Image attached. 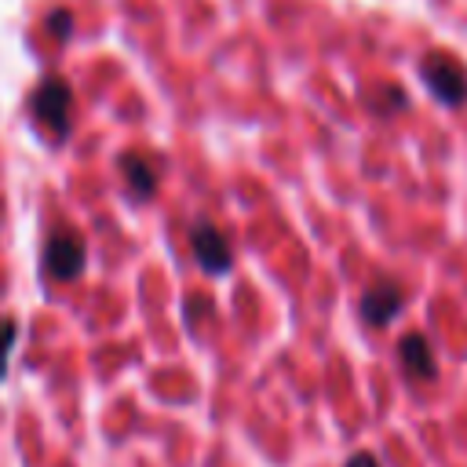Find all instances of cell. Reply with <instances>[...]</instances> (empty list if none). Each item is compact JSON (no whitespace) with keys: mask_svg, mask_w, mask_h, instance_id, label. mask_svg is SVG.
Listing matches in <instances>:
<instances>
[{"mask_svg":"<svg viewBox=\"0 0 467 467\" xmlns=\"http://www.w3.org/2000/svg\"><path fill=\"white\" fill-rule=\"evenodd\" d=\"M29 109L36 117V124L51 135V139H66L69 128H73V88L66 77L58 73H47L33 95H29Z\"/></svg>","mask_w":467,"mask_h":467,"instance_id":"obj_1","label":"cell"},{"mask_svg":"<svg viewBox=\"0 0 467 467\" xmlns=\"http://www.w3.org/2000/svg\"><path fill=\"white\" fill-rule=\"evenodd\" d=\"M420 80L441 106H467V62L449 51H427L420 58Z\"/></svg>","mask_w":467,"mask_h":467,"instance_id":"obj_2","label":"cell"},{"mask_svg":"<svg viewBox=\"0 0 467 467\" xmlns=\"http://www.w3.org/2000/svg\"><path fill=\"white\" fill-rule=\"evenodd\" d=\"M84 259H88L84 237H80L77 230H69V226H58V230L47 237V244H44V270H47V277H55V281H73V277H80Z\"/></svg>","mask_w":467,"mask_h":467,"instance_id":"obj_3","label":"cell"},{"mask_svg":"<svg viewBox=\"0 0 467 467\" xmlns=\"http://www.w3.org/2000/svg\"><path fill=\"white\" fill-rule=\"evenodd\" d=\"M401 306H405V288H401L398 281H390V277L372 281V285L361 292V303H358L361 321L372 325V328H387V325L401 314Z\"/></svg>","mask_w":467,"mask_h":467,"instance_id":"obj_4","label":"cell"},{"mask_svg":"<svg viewBox=\"0 0 467 467\" xmlns=\"http://www.w3.org/2000/svg\"><path fill=\"white\" fill-rule=\"evenodd\" d=\"M190 248H193V259L201 263V270L212 274V277L226 274L230 263H234V248H230L226 234L219 226H212V223H197L190 230Z\"/></svg>","mask_w":467,"mask_h":467,"instance_id":"obj_5","label":"cell"},{"mask_svg":"<svg viewBox=\"0 0 467 467\" xmlns=\"http://www.w3.org/2000/svg\"><path fill=\"white\" fill-rule=\"evenodd\" d=\"M398 361H401V372L416 383H431L438 376V358L423 332H405L398 339Z\"/></svg>","mask_w":467,"mask_h":467,"instance_id":"obj_6","label":"cell"},{"mask_svg":"<svg viewBox=\"0 0 467 467\" xmlns=\"http://www.w3.org/2000/svg\"><path fill=\"white\" fill-rule=\"evenodd\" d=\"M120 175H124V182H128V190L135 197H153V190H157V168L142 153H124L120 157Z\"/></svg>","mask_w":467,"mask_h":467,"instance_id":"obj_7","label":"cell"},{"mask_svg":"<svg viewBox=\"0 0 467 467\" xmlns=\"http://www.w3.org/2000/svg\"><path fill=\"white\" fill-rule=\"evenodd\" d=\"M376 99H383V102H372L376 113H394V109H405V106H409V95H405L401 88H394V84H383V88L376 91Z\"/></svg>","mask_w":467,"mask_h":467,"instance_id":"obj_8","label":"cell"},{"mask_svg":"<svg viewBox=\"0 0 467 467\" xmlns=\"http://www.w3.org/2000/svg\"><path fill=\"white\" fill-rule=\"evenodd\" d=\"M15 336H18L15 317H0V379H4V372H7V358H11Z\"/></svg>","mask_w":467,"mask_h":467,"instance_id":"obj_9","label":"cell"},{"mask_svg":"<svg viewBox=\"0 0 467 467\" xmlns=\"http://www.w3.org/2000/svg\"><path fill=\"white\" fill-rule=\"evenodd\" d=\"M47 29L58 33V36L66 40V36L73 33V18H69V11H66V7H55V11L47 15Z\"/></svg>","mask_w":467,"mask_h":467,"instance_id":"obj_10","label":"cell"},{"mask_svg":"<svg viewBox=\"0 0 467 467\" xmlns=\"http://www.w3.org/2000/svg\"><path fill=\"white\" fill-rule=\"evenodd\" d=\"M343 467H379V460H376L372 452H354V456H350Z\"/></svg>","mask_w":467,"mask_h":467,"instance_id":"obj_11","label":"cell"}]
</instances>
